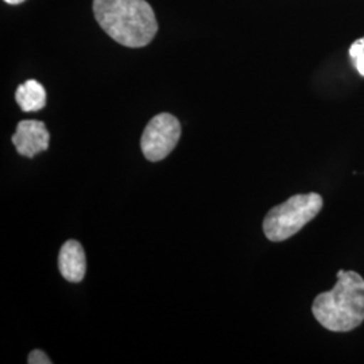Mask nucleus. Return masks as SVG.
I'll list each match as a JSON object with an SVG mask.
<instances>
[{"label": "nucleus", "mask_w": 364, "mask_h": 364, "mask_svg": "<svg viewBox=\"0 0 364 364\" xmlns=\"http://www.w3.org/2000/svg\"><path fill=\"white\" fill-rule=\"evenodd\" d=\"M321 208L323 197L317 193L293 196L266 215L263 232L272 242H284L312 221Z\"/></svg>", "instance_id": "nucleus-3"}, {"label": "nucleus", "mask_w": 364, "mask_h": 364, "mask_svg": "<svg viewBox=\"0 0 364 364\" xmlns=\"http://www.w3.org/2000/svg\"><path fill=\"white\" fill-rule=\"evenodd\" d=\"M181 124L171 114H158L146 126L141 139L142 153L146 159L158 162L165 159L178 144Z\"/></svg>", "instance_id": "nucleus-4"}, {"label": "nucleus", "mask_w": 364, "mask_h": 364, "mask_svg": "<svg viewBox=\"0 0 364 364\" xmlns=\"http://www.w3.org/2000/svg\"><path fill=\"white\" fill-rule=\"evenodd\" d=\"M27 362L30 364H50L52 360L49 359V356L46 353L41 351V350H34L28 355Z\"/></svg>", "instance_id": "nucleus-9"}, {"label": "nucleus", "mask_w": 364, "mask_h": 364, "mask_svg": "<svg viewBox=\"0 0 364 364\" xmlns=\"http://www.w3.org/2000/svg\"><path fill=\"white\" fill-rule=\"evenodd\" d=\"M50 134L43 122L22 120L13 135V144L21 156L33 158L49 149Z\"/></svg>", "instance_id": "nucleus-5"}, {"label": "nucleus", "mask_w": 364, "mask_h": 364, "mask_svg": "<svg viewBox=\"0 0 364 364\" xmlns=\"http://www.w3.org/2000/svg\"><path fill=\"white\" fill-rule=\"evenodd\" d=\"M6 3H9V4H13V6H16V4H21V3H23L25 0H4Z\"/></svg>", "instance_id": "nucleus-10"}, {"label": "nucleus", "mask_w": 364, "mask_h": 364, "mask_svg": "<svg viewBox=\"0 0 364 364\" xmlns=\"http://www.w3.org/2000/svg\"><path fill=\"white\" fill-rule=\"evenodd\" d=\"M58 269L66 281L81 282L87 272V258L84 248L77 240H68L60 250Z\"/></svg>", "instance_id": "nucleus-6"}, {"label": "nucleus", "mask_w": 364, "mask_h": 364, "mask_svg": "<svg viewBox=\"0 0 364 364\" xmlns=\"http://www.w3.org/2000/svg\"><path fill=\"white\" fill-rule=\"evenodd\" d=\"M99 26L126 48L147 46L158 31L156 14L146 0H93Z\"/></svg>", "instance_id": "nucleus-1"}, {"label": "nucleus", "mask_w": 364, "mask_h": 364, "mask_svg": "<svg viewBox=\"0 0 364 364\" xmlns=\"http://www.w3.org/2000/svg\"><path fill=\"white\" fill-rule=\"evenodd\" d=\"M15 100L23 112H36L46 105V91L37 80H27L18 87Z\"/></svg>", "instance_id": "nucleus-7"}, {"label": "nucleus", "mask_w": 364, "mask_h": 364, "mask_svg": "<svg viewBox=\"0 0 364 364\" xmlns=\"http://www.w3.org/2000/svg\"><path fill=\"white\" fill-rule=\"evenodd\" d=\"M350 55L356 70L364 76V37L352 43L350 48Z\"/></svg>", "instance_id": "nucleus-8"}, {"label": "nucleus", "mask_w": 364, "mask_h": 364, "mask_svg": "<svg viewBox=\"0 0 364 364\" xmlns=\"http://www.w3.org/2000/svg\"><path fill=\"white\" fill-rule=\"evenodd\" d=\"M316 320L332 332H348L364 321V279L355 272L340 270L338 282L318 294L312 305Z\"/></svg>", "instance_id": "nucleus-2"}]
</instances>
